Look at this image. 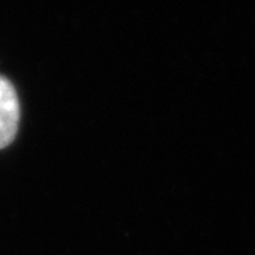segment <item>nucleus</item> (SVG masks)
<instances>
[{
	"label": "nucleus",
	"mask_w": 255,
	"mask_h": 255,
	"mask_svg": "<svg viewBox=\"0 0 255 255\" xmlns=\"http://www.w3.org/2000/svg\"><path fill=\"white\" fill-rule=\"evenodd\" d=\"M20 103L13 85L0 75V149L7 147L17 136Z\"/></svg>",
	"instance_id": "f257e3e1"
}]
</instances>
